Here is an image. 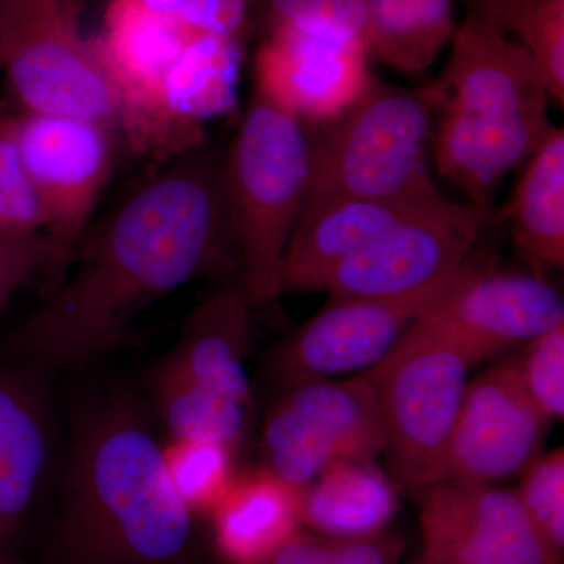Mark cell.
<instances>
[{
  "mask_svg": "<svg viewBox=\"0 0 564 564\" xmlns=\"http://www.w3.org/2000/svg\"><path fill=\"white\" fill-rule=\"evenodd\" d=\"M228 250L223 161L203 143L163 162L88 228L63 280L7 336L9 364L40 380L102 358L126 343L147 307Z\"/></svg>",
  "mask_w": 564,
  "mask_h": 564,
  "instance_id": "1",
  "label": "cell"
},
{
  "mask_svg": "<svg viewBox=\"0 0 564 564\" xmlns=\"http://www.w3.org/2000/svg\"><path fill=\"white\" fill-rule=\"evenodd\" d=\"M193 518L170 480L163 445L128 393L77 415L62 502L68 564H181Z\"/></svg>",
  "mask_w": 564,
  "mask_h": 564,
  "instance_id": "2",
  "label": "cell"
},
{
  "mask_svg": "<svg viewBox=\"0 0 564 564\" xmlns=\"http://www.w3.org/2000/svg\"><path fill=\"white\" fill-rule=\"evenodd\" d=\"M447 66L430 84L440 111L437 172L475 206L496 209L508 173L554 131L543 77L513 39L467 14L456 25Z\"/></svg>",
  "mask_w": 564,
  "mask_h": 564,
  "instance_id": "3",
  "label": "cell"
},
{
  "mask_svg": "<svg viewBox=\"0 0 564 564\" xmlns=\"http://www.w3.org/2000/svg\"><path fill=\"white\" fill-rule=\"evenodd\" d=\"M223 172L240 289L252 307L276 302L285 250L310 185L306 126L254 90Z\"/></svg>",
  "mask_w": 564,
  "mask_h": 564,
  "instance_id": "4",
  "label": "cell"
},
{
  "mask_svg": "<svg viewBox=\"0 0 564 564\" xmlns=\"http://www.w3.org/2000/svg\"><path fill=\"white\" fill-rule=\"evenodd\" d=\"M434 113L430 85L408 90L373 76L350 107L310 135L306 198L392 199L434 191L426 165Z\"/></svg>",
  "mask_w": 564,
  "mask_h": 564,
  "instance_id": "5",
  "label": "cell"
},
{
  "mask_svg": "<svg viewBox=\"0 0 564 564\" xmlns=\"http://www.w3.org/2000/svg\"><path fill=\"white\" fill-rule=\"evenodd\" d=\"M475 364L473 352L421 317L383 361L366 370L383 415L384 455L400 484L423 491L443 481Z\"/></svg>",
  "mask_w": 564,
  "mask_h": 564,
  "instance_id": "6",
  "label": "cell"
},
{
  "mask_svg": "<svg viewBox=\"0 0 564 564\" xmlns=\"http://www.w3.org/2000/svg\"><path fill=\"white\" fill-rule=\"evenodd\" d=\"M0 69L22 113L102 122L120 135L121 99L79 0H0Z\"/></svg>",
  "mask_w": 564,
  "mask_h": 564,
  "instance_id": "7",
  "label": "cell"
},
{
  "mask_svg": "<svg viewBox=\"0 0 564 564\" xmlns=\"http://www.w3.org/2000/svg\"><path fill=\"white\" fill-rule=\"evenodd\" d=\"M14 137L25 172L46 212L50 291L68 272L74 251L115 169L117 131L102 122L63 115L21 113Z\"/></svg>",
  "mask_w": 564,
  "mask_h": 564,
  "instance_id": "8",
  "label": "cell"
},
{
  "mask_svg": "<svg viewBox=\"0 0 564 564\" xmlns=\"http://www.w3.org/2000/svg\"><path fill=\"white\" fill-rule=\"evenodd\" d=\"M262 429L267 467L303 488L329 467L384 454L383 415L367 372L282 386Z\"/></svg>",
  "mask_w": 564,
  "mask_h": 564,
  "instance_id": "9",
  "label": "cell"
},
{
  "mask_svg": "<svg viewBox=\"0 0 564 564\" xmlns=\"http://www.w3.org/2000/svg\"><path fill=\"white\" fill-rule=\"evenodd\" d=\"M497 217V209L437 196L340 262L323 291L329 299L421 291L458 272Z\"/></svg>",
  "mask_w": 564,
  "mask_h": 564,
  "instance_id": "10",
  "label": "cell"
},
{
  "mask_svg": "<svg viewBox=\"0 0 564 564\" xmlns=\"http://www.w3.org/2000/svg\"><path fill=\"white\" fill-rule=\"evenodd\" d=\"M459 270L404 295L329 299L274 352V375L288 386L372 369L451 288Z\"/></svg>",
  "mask_w": 564,
  "mask_h": 564,
  "instance_id": "11",
  "label": "cell"
},
{
  "mask_svg": "<svg viewBox=\"0 0 564 564\" xmlns=\"http://www.w3.org/2000/svg\"><path fill=\"white\" fill-rule=\"evenodd\" d=\"M421 497L423 560L451 564H563L516 491L445 480Z\"/></svg>",
  "mask_w": 564,
  "mask_h": 564,
  "instance_id": "12",
  "label": "cell"
},
{
  "mask_svg": "<svg viewBox=\"0 0 564 564\" xmlns=\"http://www.w3.org/2000/svg\"><path fill=\"white\" fill-rule=\"evenodd\" d=\"M422 318L481 362L564 325V302L541 278L497 272L478 248Z\"/></svg>",
  "mask_w": 564,
  "mask_h": 564,
  "instance_id": "13",
  "label": "cell"
},
{
  "mask_svg": "<svg viewBox=\"0 0 564 564\" xmlns=\"http://www.w3.org/2000/svg\"><path fill=\"white\" fill-rule=\"evenodd\" d=\"M361 41L323 28L276 25L256 54L254 90L304 126L343 113L373 79Z\"/></svg>",
  "mask_w": 564,
  "mask_h": 564,
  "instance_id": "14",
  "label": "cell"
},
{
  "mask_svg": "<svg viewBox=\"0 0 564 564\" xmlns=\"http://www.w3.org/2000/svg\"><path fill=\"white\" fill-rule=\"evenodd\" d=\"M549 422L525 391L516 359L492 366L467 384L443 481L494 484L522 473L540 455Z\"/></svg>",
  "mask_w": 564,
  "mask_h": 564,
  "instance_id": "15",
  "label": "cell"
},
{
  "mask_svg": "<svg viewBox=\"0 0 564 564\" xmlns=\"http://www.w3.org/2000/svg\"><path fill=\"white\" fill-rule=\"evenodd\" d=\"M441 195L440 188H434L392 199L352 196L304 199L282 263V293L323 291L340 262Z\"/></svg>",
  "mask_w": 564,
  "mask_h": 564,
  "instance_id": "16",
  "label": "cell"
},
{
  "mask_svg": "<svg viewBox=\"0 0 564 564\" xmlns=\"http://www.w3.org/2000/svg\"><path fill=\"white\" fill-rule=\"evenodd\" d=\"M209 514L215 549L225 564H262L303 529L302 492L261 467L236 475Z\"/></svg>",
  "mask_w": 564,
  "mask_h": 564,
  "instance_id": "17",
  "label": "cell"
},
{
  "mask_svg": "<svg viewBox=\"0 0 564 564\" xmlns=\"http://www.w3.org/2000/svg\"><path fill=\"white\" fill-rule=\"evenodd\" d=\"M36 381L20 367L0 366V534L29 513L50 466V429Z\"/></svg>",
  "mask_w": 564,
  "mask_h": 564,
  "instance_id": "18",
  "label": "cell"
},
{
  "mask_svg": "<svg viewBox=\"0 0 564 564\" xmlns=\"http://www.w3.org/2000/svg\"><path fill=\"white\" fill-rule=\"evenodd\" d=\"M251 304L240 285L217 292L193 311L155 380L199 386L250 384L243 359Z\"/></svg>",
  "mask_w": 564,
  "mask_h": 564,
  "instance_id": "19",
  "label": "cell"
},
{
  "mask_svg": "<svg viewBox=\"0 0 564 564\" xmlns=\"http://www.w3.org/2000/svg\"><path fill=\"white\" fill-rule=\"evenodd\" d=\"M302 492V525L337 538L386 532L400 511L399 492L375 459L329 467Z\"/></svg>",
  "mask_w": 564,
  "mask_h": 564,
  "instance_id": "20",
  "label": "cell"
},
{
  "mask_svg": "<svg viewBox=\"0 0 564 564\" xmlns=\"http://www.w3.org/2000/svg\"><path fill=\"white\" fill-rule=\"evenodd\" d=\"M369 58L402 73H425L456 31L452 0H359Z\"/></svg>",
  "mask_w": 564,
  "mask_h": 564,
  "instance_id": "21",
  "label": "cell"
},
{
  "mask_svg": "<svg viewBox=\"0 0 564 564\" xmlns=\"http://www.w3.org/2000/svg\"><path fill=\"white\" fill-rule=\"evenodd\" d=\"M511 203L499 215L510 220L514 242L540 265H564V132L555 128L524 163Z\"/></svg>",
  "mask_w": 564,
  "mask_h": 564,
  "instance_id": "22",
  "label": "cell"
},
{
  "mask_svg": "<svg viewBox=\"0 0 564 564\" xmlns=\"http://www.w3.org/2000/svg\"><path fill=\"white\" fill-rule=\"evenodd\" d=\"M155 404L172 440L214 441L236 448L252 410L251 389L202 388L154 380Z\"/></svg>",
  "mask_w": 564,
  "mask_h": 564,
  "instance_id": "23",
  "label": "cell"
},
{
  "mask_svg": "<svg viewBox=\"0 0 564 564\" xmlns=\"http://www.w3.org/2000/svg\"><path fill=\"white\" fill-rule=\"evenodd\" d=\"M470 14L507 33L532 58L549 96L564 104V0H486Z\"/></svg>",
  "mask_w": 564,
  "mask_h": 564,
  "instance_id": "24",
  "label": "cell"
},
{
  "mask_svg": "<svg viewBox=\"0 0 564 564\" xmlns=\"http://www.w3.org/2000/svg\"><path fill=\"white\" fill-rule=\"evenodd\" d=\"M234 451L203 440H172L163 445L170 480L193 514L210 513L231 488Z\"/></svg>",
  "mask_w": 564,
  "mask_h": 564,
  "instance_id": "25",
  "label": "cell"
},
{
  "mask_svg": "<svg viewBox=\"0 0 564 564\" xmlns=\"http://www.w3.org/2000/svg\"><path fill=\"white\" fill-rule=\"evenodd\" d=\"M46 212L25 172L14 137V117L0 120V242L44 234Z\"/></svg>",
  "mask_w": 564,
  "mask_h": 564,
  "instance_id": "26",
  "label": "cell"
},
{
  "mask_svg": "<svg viewBox=\"0 0 564 564\" xmlns=\"http://www.w3.org/2000/svg\"><path fill=\"white\" fill-rule=\"evenodd\" d=\"M406 543L389 532L359 538L300 530L262 564H400Z\"/></svg>",
  "mask_w": 564,
  "mask_h": 564,
  "instance_id": "27",
  "label": "cell"
},
{
  "mask_svg": "<svg viewBox=\"0 0 564 564\" xmlns=\"http://www.w3.org/2000/svg\"><path fill=\"white\" fill-rule=\"evenodd\" d=\"M518 494L538 532L556 554L564 551V452L538 455L522 470Z\"/></svg>",
  "mask_w": 564,
  "mask_h": 564,
  "instance_id": "28",
  "label": "cell"
},
{
  "mask_svg": "<svg viewBox=\"0 0 564 564\" xmlns=\"http://www.w3.org/2000/svg\"><path fill=\"white\" fill-rule=\"evenodd\" d=\"M518 364L525 391L541 411L552 419L564 415V325L527 344Z\"/></svg>",
  "mask_w": 564,
  "mask_h": 564,
  "instance_id": "29",
  "label": "cell"
},
{
  "mask_svg": "<svg viewBox=\"0 0 564 564\" xmlns=\"http://www.w3.org/2000/svg\"><path fill=\"white\" fill-rule=\"evenodd\" d=\"M198 35L237 36L247 18V0H141Z\"/></svg>",
  "mask_w": 564,
  "mask_h": 564,
  "instance_id": "30",
  "label": "cell"
},
{
  "mask_svg": "<svg viewBox=\"0 0 564 564\" xmlns=\"http://www.w3.org/2000/svg\"><path fill=\"white\" fill-rule=\"evenodd\" d=\"M272 28H323L348 33L361 41L362 10L359 0H269ZM362 43V41H361Z\"/></svg>",
  "mask_w": 564,
  "mask_h": 564,
  "instance_id": "31",
  "label": "cell"
},
{
  "mask_svg": "<svg viewBox=\"0 0 564 564\" xmlns=\"http://www.w3.org/2000/svg\"><path fill=\"white\" fill-rule=\"evenodd\" d=\"M50 258V243L44 234L31 239L0 242V310L22 285L43 273Z\"/></svg>",
  "mask_w": 564,
  "mask_h": 564,
  "instance_id": "32",
  "label": "cell"
},
{
  "mask_svg": "<svg viewBox=\"0 0 564 564\" xmlns=\"http://www.w3.org/2000/svg\"><path fill=\"white\" fill-rule=\"evenodd\" d=\"M463 2H466L469 9H474V7L480 6V3L486 2V0H463Z\"/></svg>",
  "mask_w": 564,
  "mask_h": 564,
  "instance_id": "33",
  "label": "cell"
},
{
  "mask_svg": "<svg viewBox=\"0 0 564 564\" xmlns=\"http://www.w3.org/2000/svg\"><path fill=\"white\" fill-rule=\"evenodd\" d=\"M414 564H451V563L432 562V560L419 558L417 562H415Z\"/></svg>",
  "mask_w": 564,
  "mask_h": 564,
  "instance_id": "34",
  "label": "cell"
},
{
  "mask_svg": "<svg viewBox=\"0 0 564 564\" xmlns=\"http://www.w3.org/2000/svg\"><path fill=\"white\" fill-rule=\"evenodd\" d=\"M0 564H9V563H6V562H3V560H0Z\"/></svg>",
  "mask_w": 564,
  "mask_h": 564,
  "instance_id": "35",
  "label": "cell"
}]
</instances>
